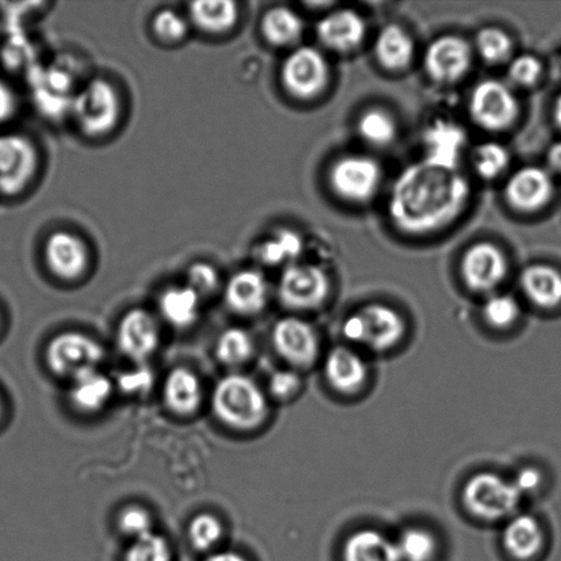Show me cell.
<instances>
[{
    "label": "cell",
    "instance_id": "6da1fadb",
    "mask_svg": "<svg viewBox=\"0 0 561 561\" xmlns=\"http://www.w3.org/2000/svg\"><path fill=\"white\" fill-rule=\"evenodd\" d=\"M469 196V183L458 168L426 158L400 174L390 196L389 214L403 232L428 233L459 217Z\"/></svg>",
    "mask_w": 561,
    "mask_h": 561
},
{
    "label": "cell",
    "instance_id": "7a4b0ae2",
    "mask_svg": "<svg viewBox=\"0 0 561 561\" xmlns=\"http://www.w3.org/2000/svg\"><path fill=\"white\" fill-rule=\"evenodd\" d=\"M213 411L219 421L236 431H254L266 421L265 393L255 381L240 374L219 379L214 388Z\"/></svg>",
    "mask_w": 561,
    "mask_h": 561
},
{
    "label": "cell",
    "instance_id": "3957f363",
    "mask_svg": "<svg viewBox=\"0 0 561 561\" xmlns=\"http://www.w3.org/2000/svg\"><path fill=\"white\" fill-rule=\"evenodd\" d=\"M71 114L87 136L112 134L121 117L118 91L107 80L93 79L71 101Z\"/></svg>",
    "mask_w": 561,
    "mask_h": 561
},
{
    "label": "cell",
    "instance_id": "277c9868",
    "mask_svg": "<svg viewBox=\"0 0 561 561\" xmlns=\"http://www.w3.org/2000/svg\"><path fill=\"white\" fill-rule=\"evenodd\" d=\"M461 497L465 507L477 518L500 520L514 513L522 494L514 482L493 472H478L467 481Z\"/></svg>",
    "mask_w": 561,
    "mask_h": 561
},
{
    "label": "cell",
    "instance_id": "5b68a950",
    "mask_svg": "<svg viewBox=\"0 0 561 561\" xmlns=\"http://www.w3.org/2000/svg\"><path fill=\"white\" fill-rule=\"evenodd\" d=\"M104 357L103 346L85 334L66 332L49 341L46 360L54 374L73 379L79 374L96 370Z\"/></svg>",
    "mask_w": 561,
    "mask_h": 561
},
{
    "label": "cell",
    "instance_id": "8992f818",
    "mask_svg": "<svg viewBox=\"0 0 561 561\" xmlns=\"http://www.w3.org/2000/svg\"><path fill=\"white\" fill-rule=\"evenodd\" d=\"M38 157L25 136L0 135V195L16 196L35 179Z\"/></svg>",
    "mask_w": 561,
    "mask_h": 561
},
{
    "label": "cell",
    "instance_id": "52a82bcc",
    "mask_svg": "<svg viewBox=\"0 0 561 561\" xmlns=\"http://www.w3.org/2000/svg\"><path fill=\"white\" fill-rule=\"evenodd\" d=\"M280 80L291 96L311 99L324 90L329 81V65L322 53L300 47L285 59Z\"/></svg>",
    "mask_w": 561,
    "mask_h": 561
},
{
    "label": "cell",
    "instance_id": "ba28073f",
    "mask_svg": "<svg viewBox=\"0 0 561 561\" xmlns=\"http://www.w3.org/2000/svg\"><path fill=\"white\" fill-rule=\"evenodd\" d=\"M518 108L513 91L502 81H482L471 95V117L476 124L488 130L510 128L518 117Z\"/></svg>",
    "mask_w": 561,
    "mask_h": 561
},
{
    "label": "cell",
    "instance_id": "9c48e42d",
    "mask_svg": "<svg viewBox=\"0 0 561 561\" xmlns=\"http://www.w3.org/2000/svg\"><path fill=\"white\" fill-rule=\"evenodd\" d=\"M329 289V278L322 268L294 263L279 278L278 297L291 310H311L322 305Z\"/></svg>",
    "mask_w": 561,
    "mask_h": 561
},
{
    "label": "cell",
    "instance_id": "30bf717a",
    "mask_svg": "<svg viewBox=\"0 0 561 561\" xmlns=\"http://www.w3.org/2000/svg\"><path fill=\"white\" fill-rule=\"evenodd\" d=\"M381 178V168L374 159L351 156L334 163L330 172V184L343 199L362 203L376 194Z\"/></svg>",
    "mask_w": 561,
    "mask_h": 561
},
{
    "label": "cell",
    "instance_id": "8fae6325",
    "mask_svg": "<svg viewBox=\"0 0 561 561\" xmlns=\"http://www.w3.org/2000/svg\"><path fill=\"white\" fill-rule=\"evenodd\" d=\"M44 260L55 277L76 280L84 276L90 266V250L79 236L59 230L49 234L44 245Z\"/></svg>",
    "mask_w": 561,
    "mask_h": 561
},
{
    "label": "cell",
    "instance_id": "7c38bea8",
    "mask_svg": "<svg viewBox=\"0 0 561 561\" xmlns=\"http://www.w3.org/2000/svg\"><path fill=\"white\" fill-rule=\"evenodd\" d=\"M273 345L277 354L291 366L307 367L316 362L319 341L311 324L299 318H284L273 329Z\"/></svg>",
    "mask_w": 561,
    "mask_h": 561
},
{
    "label": "cell",
    "instance_id": "4fadbf2b",
    "mask_svg": "<svg viewBox=\"0 0 561 561\" xmlns=\"http://www.w3.org/2000/svg\"><path fill=\"white\" fill-rule=\"evenodd\" d=\"M469 43L459 36L438 37L427 48L425 68L427 75L438 82H454L463 79L471 66Z\"/></svg>",
    "mask_w": 561,
    "mask_h": 561
},
{
    "label": "cell",
    "instance_id": "5bb4252c",
    "mask_svg": "<svg viewBox=\"0 0 561 561\" xmlns=\"http://www.w3.org/2000/svg\"><path fill=\"white\" fill-rule=\"evenodd\" d=\"M121 352L129 359L142 363L158 348L159 329L156 318L142 308H134L121 319L117 330Z\"/></svg>",
    "mask_w": 561,
    "mask_h": 561
},
{
    "label": "cell",
    "instance_id": "9a60e30c",
    "mask_svg": "<svg viewBox=\"0 0 561 561\" xmlns=\"http://www.w3.org/2000/svg\"><path fill=\"white\" fill-rule=\"evenodd\" d=\"M461 276L470 289L489 291L507 276V261L503 252L491 243H478L466 252Z\"/></svg>",
    "mask_w": 561,
    "mask_h": 561
},
{
    "label": "cell",
    "instance_id": "2e32d148",
    "mask_svg": "<svg viewBox=\"0 0 561 561\" xmlns=\"http://www.w3.org/2000/svg\"><path fill=\"white\" fill-rule=\"evenodd\" d=\"M554 191L551 174L541 168L518 170L505 186V197L511 206L520 211H537L547 206Z\"/></svg>",
    "mask_w": 561,
    "mask_h": 561
},
{
    "label": "cell",
    "instance_id": "e0dca14e",
    "mask_svg": "<svg viewBox=\"0 0 561 561\" xmlns=\"http://www.w3.org/2000/svg\"><path fill=\"white\" fill-rule=\"evenodd\" d=\"M363 328L362 344L383 352L400 343L405 333V323L398 312L388 306L370 305L357 311Z\"/></svg>",
    "mask_w": 561,
    "mask_h": 561
},
{
    "label": "cell",
    "instance_id": "ac0fdd59",
    "mask_svg": "<svg viewBox=\"0 0 561 561\" xmlns=\"http://www.w3.org/2000/svg\"><path fill=\"white\" fill-rule=\"evenodd\" d=\"M268 286L265 276L256 271L236 273L225 286L227 306L240 316H255L265 308Z\"/></svg>",
    "mask_w": 561,
    "mask_h": 561
},
{
    "label": "cell",
    "instance_id": "d6986e66",
    "mask_svg": "<svg viewBox=\"0 0 561 561\" xmlns=\"http://www.w3.org/2000/svg\"><path fill=\"white\" fill-rule=\"evenodd\" d=\"M317 31L324 46L334 51L348 53L362 43L366 24L355 10H337L324 16Z\"/></svg>",
    "mask_w": 561,
    "mask_h": 561
},
{
    "label": "cell",
    "instance_id": "ffe728a7",
    "mask_svg": "<svg viewBox=\"0 0 561 561\" xmlns=\"http://www.w3.org/2000/svg\"><path fill=\"white\" fill-rule=\"evenodd\" d=\"M324 376L337 392L355 393L366 381V363L356 352L345 346H337L330 352L324 363Z\"/></svg>",
    "mask_w": 561,
    "mask_h": 561
},
{
    "label": "cell",
    "instance_id": "44dd1931",
    "mask_svg": "<svg viewBox=\"0 0 561 561\" xmlns=\"http://www.w3.org/2000/svg\"><path fill=\"white\" fill-rule=\"evenodd\" d=\"M191 24L206 35H225L239 21V5L232 0H197L190 4Z\"/></svg>",
    "mask_w": 561,
    "mask_h": 561
},
{
    "label": "cell",
    "instance_id": "7402d4cb",
    "mask_svg": "<svg viewBox=\"0 0 561 561\" xmlns=\"http://www.w3.org/2000/svg\"><path fill=\"white\" fill-rule=\"evenodd\" d=\"M202 385L195 373L188 368H174L163 387V398L174 414L192 415L202 403Z\"/></svg>",
    "mask_w": 561,
    "mask_h": 561
},
{
    "label": "cell",
    "instance_id": "603a6c76",
    "mask_svg": "<svg viewBox=\"0 0 561 561\" xmlns=\"http://www.w3.org/2000/svg\"><path fill=\"white\" fill-rule=\"evenodd\" d=\"M520 286L531 302L541 308H554L561 302V274L548 265L527 267Z\"/></svg>",
    "mask_w": 561,
    "mask_h": 561
},
{
    "label": "cell",
    "instance_id": "cb8c5ba5",
    "mask_svg": "<svg viewBox=\"0 0 561 561\" xmlns=\"http://www.w3.org/2000/svg\"><path fill=\"white\" fill-rule=\"evenodd\" d=\"M542 541L541 526L529 515L515 516L503 535L505 551L518 560L535 558L540 552Z\"/></svg>",
    "mask_w": 561,
    "mask_h": 561
},
{
    "label": "cell",
    "instance_id": "d4e9b609",
    "mask_svg": "<svg viewBox=\"0 0 561 561\" xmlns=\"http://www.w3.org/2000/svg\"><path fill=\"white\" fill-rule=\"evenodd\" d=\"M201 296L191 286H174L163 291L159 310L174 328H188L199 317Z\"/></svg>",
    "mask_w": 561,
    "mask_h": 561
},
{
    "label": "cell",
    "instance_id": "484cf974",
    "mask_svg": "<svg viewBox=\"0 0 561 561\" xmlns=\"http://www.w3.org/2000/svg\"><path fill=\"white\" fill-rule=\"evenodd\" d=\"M343 561H401L398 547L374 530H360L346 540Z\"/></svg>",
    "mask_w": 561,
    "mask_h": 561
},
{
    "label": "cell",
    "instance_id": "4316f807",
    "mask_svg": "<svg viewBox=\"0 0 561 561\" xmlns=\"http://www.w3.org/2000/svg\"><path fill=\"white\" fill-rule=\"evenodd\" d=\"M376 54L379 62L389 70H400L414 58V42L403 27L388 25L377 37Z\"/></svg>",
    "mask_w": 561,
    "mask_h": 561
},
{
    "label": "cell",
    "instance_id": "83f0119b",
    "mask_svg": "<svg viewBox=\"0 0 561 561\" xmlns=\"http://www.w3.org/2000/svg\"><path fill=\"white\" fill-rule=\"evenodd\" d=\"M113 392V383L98 370H88L73 378L70 400L77 409L87 412L101 410Z\"/></svg>",
    "mask_w": 561,
    "mask_h": 561
},
{
    "label": "cell",
    "instance_id": "f1b7e54d",
    "mask_svg": "<svg viewBox=\"0 0 561 561\" xmlns=\"http://www.w3.org/2000/svg\"><path fill=\"white\" fill-rule=\"evenodd\" d=\"M465 141L463 129L454 124L437 123L426 134L427 159L458 168Z\"/></svg>",
    "mask_w": 561,
    "mask_h": 561
},
{
    "label": "cell",
    "instance_id": "f546056e",
    "mask_svg": "<svg viewBox=\"0 0 561 561\" xmlns=\"http://www.w3.org/2000/svg\"><path fill=\"white\" fill-rule=\"evenodd\" d=\"M261 31L265 41L272 46H290L301 36L302 21L294 10L278 5L263 15Z\"/></svg>",
    "mask_w": 561,
    "mask_h": 561
},
{
    "label": "cell",
    "instance_id": "4dcf8cb0",
    "mask_svg": "<svg viewBox=\"0 0 561 561\" xmlns=\"http://www.w3.org/2000/svg\"><path fill=\"white\" fill-rule=\"evenodd\" d=\"M302 251L300 236L290 229H279L257 247V257L267 266H278L283 263L294 265Z\"/></svg>",
    "mask_w": 561,
    "mask_h": 561
},
{
    "label": "cell",
    "instance_id": "1f68e13d",
    "mask_svg": "<svg viewBox=\"0 0 561 561\" xmlns=\"http://www.w3.org/2000/svg\"><path fill=\"white\" fill-rule=\"evenodd\" d=\"M216 354L222 365L238 366L254 354V343L245 330L230 328L219 335Z\"/></svg>",
    "mask_w": 561,
    "mask_h": 561
},
{
    "label": "cell",
    "instance_id": "d6a6232c",
    "mask_svg": "<svg viewBox=\"0 0 561 561\" xmlns=\"http://www.w3.org/2000/svg\"><path fill=\"white\" fill-rule=\"evenodd\" d=\"M359 134L374 146H387L394 139L396 124L392 117L382 110L373 108L362 115L357 124Z\"/></svg>",
    "mask_w": 561,
    "mask_h": 561
},
{
    "label": "cell",
    "instance_id": "836d02e7",
    "mask_svg": "<svg viewBox=\"0 0 561 561\" xmlns=\"http://www.w3.org/2000/svg\"><path fill=\"white\" fill-rule=\"evenodd\" d=\"M396 547L401 561H431L437 551L434 537L422 529L405 530Z\"/></svg>",
    "mask_w": 561,
    "mask_h": 561
},
{
    "label": "cell",
    "instance_id": "e575fe53",
    "mask_svg": "<svg viewBox=\"0 0 561 561\" xmlns=\"http://www.w3.org/2000/svg\"><path fill=\"white\" fill-rule=\"evenodd\" d=\"M221 522L211 514H199L191 520L188 537L196 551L207 552L217 546L222 538Z\"/></svg>",
    "mask_w": 561,
    "mask_h": 561
},
{
    "label": "cell",
    "instance_id": "d590c367",
    "mask_svg": "<svg viewBox=\"0 0 561 561\" xmlns=\"http://www.w3.org/2000/svg\"><path fill=\"white\" fill-rule=\"evenodd\" d=\"M124 561H172V551L167 538L151 531L135 538L125 553Z\"/></svg>",
    "mask_w": 561,
    "mask_h": 561
},
{
    "label": "cell",
    "instance_id": "8d00e7d4",
    "mask_svg": "<svg viewBox=\"0 0 561 561\" xmlns=\"http://www.w3.org/2000/svg\"><path fill=\"white\" fill-rule=\"evenodd\" d=\"M477 48L481 57L489 64H502L513 53L510 36L497 27H485L477 36Z\"/></svg>",
    "mask_w": 561,
    "mask_h": 561
},
{
    "label": "cell",
    "instance_id": "74e56055",
    "mask_svg": "<svg viewBox=\"0 0 561 561\" xmlns=\"http://www.w3.org/2000/svg\"><path fill=\"white\" fill-rule=\"evenodd\" d=\"M190 22L178 11L164 9L152 19V32L164 44H179L188 36Z\"/></svg>",
    "mask_w": 561,
    "mask_h": 561
},
{
    "label": "cell",
    "instance_id": "f35d334b",
    "mask_svg": "<svg viewBox=\"0 0 561 561\" xmlns=\"http://www.w3.org/2000/svg\"><path fill=\"white\" fill-rule=\"evenodd\" d=\"M520 307L510 295H494L489 297L483 306V318L493 328H510L518 321Z\"/></svg>",
    "mask_w": 561,
    "mask_h": 561
},
{
    "label": "cell",
    "instance_id": "ab89813d",
    "mask_svg": "<svg viewBox=\"0 0 561 561\" xmlns=\"http://www.w3.org/2000/svg\"><path fill=\"white\" fill-rule=\"evenodd\" d=\"M508 151L499 142H486L477 150L476 168L482 179L493 180L507 169Z\"/></svg>",
    "mask_w": 561,
    "mask_h": 561
},
{
    "label": "cell",
    "instance_id": "60d3db41",
    "mask_svg": "<svg viewBox=\"0 0 561 561\" xmlns=\"http://www.w3.org/2000/svg\"><path fill=\"white\" fill-rule=\"evenodd\" d=\"M511 80L522 87L535 85L540 80L542 73V64L535 55L524 54L513 60L510 65Z\"/></svg>",
    "mask_w": 561,
    "mask_h": 561
},
{
    "label": "cell",
    "instance_id": "b9f144b4",
    "mask_svg": "<svg viewBox=\"0 0 561 561\" xmlns=\"http://www.w3.org/2000/svg\"><path fill=\"white\" fill-rule=\"evenodd\" d=\"M219 285V274L216 267L207 262H196L188 268V286L197 295H210L217 290Z\"/></svg>",
    "mask_w": 561,
    "mask_h": 561
},
{
    "label": "cell",
    "instance_id": "7bdbcfd3",
    "mask_svg": "<svg viewBox=\"0 0 561 561\" xmlns=\"http://www.w3.org/2000/svg\"><path fill=\"white\" fill-rule=\"evenodd\" d=\"M118 526L124 535L139 538L151 533L152 520L150 514L140 507H128L119 515Z\"/></svg>",
    "mask_w": 561,
    "mask_h": 561
},
{
    "label": "cell",
    "instance_id": "ee69618b",
    "mask_svg": "<svg viewBox=\"0 0 561 561\" xmlns=\"http://www.w3.org/2000/svg\"><path fill=\"white\" fill-rule=\"evenodd\" d=\"M152 383L153 373L145 366L126 371L118 378V387L124 393L128 394L146 393L152 387Z\"/></svg>",
    "mask_w": 561,
    "mask_h": 561
},
{
    "label": "cell",
    "instance_id": "f6af8a7d",
    "mask_svg": "<svg viewBox=\"0 0 561 561\" xmlns=\"http://www.w3.org/2000/svg\"><path fill=\"white\" fill-rule=\"evenodd\" d=\"M300 388V378L294 371L280 370L273 374L268 390L279 400L291 398Z\"/></svg>",
    "mask_w": 561,
    "mask_h": 561
},
{
    "label": "cell",
    "instance_id": "bcb514c9",
    "mask_svg": "<svg viewBox=\"0 0 561 561\" xmlns=\"http://www.w3.org/2000/svg\"><path fill=\"white\" fill-rule=\"evenodd\" d=\"M542 482L541 472L537 469H524L519 472L518 477L514 481V485L518 489L520 494L536 492L540 488Z\"/></svg>",
    "mask_w": 561,
    "mask_h": 561
},
{
    "label": "cell",
    "instance_id": "7dc6e473",
    "mask_svg": "<svg viewBox=\"0 0 561 561\" xmlns=\"http://www.w3.org/2000/svg\"><path fill=\"white\" fill-rule=\"evenodd\" d=\"M548 162L549 167H551L554 172L561 174V141L557 142V145H553L551 150H549Z\"/></svg>",
    "mask_w": 561,
    "mask_h": 561
},
{
    "label": "cell",
    "instance_id": "c3c4849f",
    "mask_svg": "<svg viewBox=\"0 0 561 561\" xmlns=\"http://www.w3.org/2000/svg\"><path fill=\"white\" fill-rule=\"evenodd\" d=\"M203 561H249L241 554L230 551L216 552Z\"/></svg>",
    "mask_w": 561,
    "mask_h": 561
},
{
    "label": "cell",
    "instance_id": "681fc988",
    "mask_svg": "<svg viewBox=\"0 0 561 561\" xmlns=\"http://www.w3.org/2000/svg\"><path fill=\"white\" fill-rule=\"evenodd\" d=\"M553 114H554V121H557L559 128H561V95L557 99V103H554Z\"/></svg>",
    "mask_w": 561,
    "mask_h": 561
},
{
    "label": "cell",
    "instance_id": "f907efd6",
    "mask_svg": "<svg viewBox=\"0 0 561 561\" xmlns=\"http://www.w3.org/2000/svg\"><path fill=\"white\" fill-rule=\"evenodd\" d=\"M0 415H2V403H0Z\"/></svg>",
    "mask_w": 561,
    "mask_h": 561
}]
</instances>
